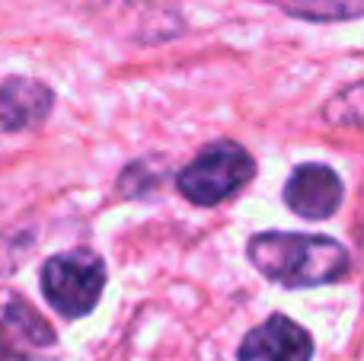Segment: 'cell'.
<instances>
[{
    "mask_svg": "<svg viewBox=\"0 0 364 361\" xmlns=\"http://www.w3.org/2000/svg\"><path fill=\"white\" fill-rule=\"evenodd\" d=\"M250 262L269 281L284 288H320L342 281L352 269L348 249L314 234H256L246 247Z\"/></svg>",
    "mask_w": 364,
    "mask_h": 361,
    "instance_id": "obj_1",
    "label": "cell"
},
{
    "mask_svg": "<svg viewBox=\"0 0 364 361\" xmlns=\"http://www.w3.org/2000/svg\"><path fill=\"white\" fill-rule=\"evenodd\" d=\"M256 176V160L237 141H214L208 144L186 170H179V192L198 208H211L240 192Z\"/></svg>",
    "mask_w": 364,
    "mask_h": 361,
    "instance_id": "obj_2",
    "label": "cell"
},
{
    "mask_svg": "<svg viewBox=\"0 0 364 361\" xmlns=\"http://www.w3.org/2000/svg\"><path fill=\"white\" fill-rule=\"evenodd\" d=\"M106 266L90 249H70L64 256H51L42 269V294L61 317H87L102 298Z\"/></svg>",
    "mask_w": 364,
    "mask_h": 361,
    "instance_id": "obj_3",
    "label": "cell"
},
{
    "mask_svg": "<svg viewBox=\"0 0 364 361\" xmlns=\"http://www.w3.org/2000/svg\"><path fill=\"white\" fill-rule=\"evenodd\" d=\"M342 185L339 173L326 163H304L291 173L288 185H284V205L294 211L297 217L307 221H326L342 208Z\"/></svg>",
    "mask_w": 364,
    "mask_h": 361,
    "instance_id": "obj_4",
    "label": "cell"
},
{
    "mask_svg": "<svg viewBox=\"0 0 364 361\" xmlns=\"http://www.w3.org/2000/svg\"><path fill=\"white\" fill-rule=\"evenodd\" d=\"M314 358V339L301 323L282 317H269L256 330L246 333L240 343V361H310Z\"/></svg>",
    "mask_w": 364,
    "mask_h": 361,
    "instance_id": "obj_5",
    "label": "cell"
},
{
    "mask_svg": "<svg viewBox=\"0 0 364 361\" xmlns=\"http://www.w3.org/2000/svg\"><path fill=\"white\" fill-rule=\"evenodd\" d=\"M51 90L32 77H10L0 83V131H26L48 119Z\"/></svg>",
    "mask_w": 364,
    "mask_h": 361,
    "instance_id": "obj_6",
    "label": "cell"
},
{
    "mask_svg": "<svg viewBox=\"0 0 364 361\" xmlns=\"http://www.w3.org/2000/svg\"><path fill=\"white\" fill-rule=\"evenodd\" d=\"M288 16L310 19V23H333V19H358L361 0H269Z\"/></svg>",
    "mask_w": 364,
    "mask_h": 361,
    "instance_id": "obj_7",
    "label": "cell"
},
{
    "mask_svg": "<svg viewBox=\"0 0 364 361\" xmlns=\"http://www.w3.org/2000/svg\"><path fill=\"white\" fill-rule=\"evenodd\" d=\"M13 352H10V343L4 339V330H0V361H10Z\"/></svg>",
    "mask_w": 364,
    "mask_h": 361,
    "instance_id": "obj_8",
    "label": "cell"
}]
</instances>
